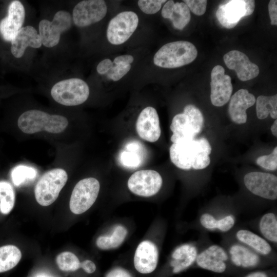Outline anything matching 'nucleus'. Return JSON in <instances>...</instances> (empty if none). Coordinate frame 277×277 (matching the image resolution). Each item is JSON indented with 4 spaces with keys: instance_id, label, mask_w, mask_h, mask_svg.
Wrapping results in <instances>:
<instances>
[{
    "instance_id": "cd10ccee",
    "label": "nucleus",
    "mask_w": 277,
    "mask_h": 277,
    "mask_svg": "<svg viewBox=\"0 0 277 277\" xmlns=\"http://www.w3.org/2000/svg\"><path fill=\"white\" fill-rule=\"evenodd\" d=\"M15 200L14 190L8 182L0 181V211L7 214L14 207Z\"/></svg>"
},
{
    "instance_id": "f03ea898",
    "label": "nucleus",
    "mask_w": 277,
    "mask_h": 277,
    "mask_svg": "<svg viewBox=\"0 0 277 277\" xmlns=\"http://www.w3.org/2000/svg\"><path fill=\"white\" fill-rule=\"evenodd\" d=\"M17 125L20 130L26 134L43 131L60 133L67 128L68 121L61 115L49 114L41 110L32 109L23 112L19 116Z\"/></svg>"
},
{
    "instance_id": "a19ab883",
    "label": "nucleus",
    "mask_w": 277,
    "mask_h": 277,
    "mask_svg": "<svg viewBox=\"0 0 277 277\" xmlns=\"http://www.w3.org/2000/svg\"><path fill=\"white\" fill-rule=\"evenodd\" d=\"M114 64L111 60L106 58L101 61L96 67V70L100 74H107Z\"/></svg>"
},
{
    "instance_id": "4be33fe9",
    "label": "nucleus",
    "mask_w": 277,
    "mask_h": 277,
    "mask_svg": "<svg viewBox=\"0 0 277 277\" xmlns=\"http://www.w3.org/2000/svg\"><path fill=\"white\" fill-rule=\"evenodd\" d=\"M196 248L190 244H184L177 247L172 254L170 262L174 273H179L190 266L196 258Z\"/></svg>"
},
{
    "instance_id": "6ab92c4d",
    "label": "nucleus",
    "mask_w": 277,
    "mask_h": 277,
    "mask_svg": "<svg viewBox=\"0 0 277 277\" xmlns=\"http://www.w3.org/2000/svg\"><path fill=\"white\" fill-rule=\"evenodd\" d=\"M245 0L230 1L217 8L216 16L218 21L225 28H234L241 18L246 16Z\"/></svg>"
},
{
    "instance_id": "c03bdc74",
    "label": "nucleus",
    "mask_w": 277,
    "mask_h": 277,
    "mask_svg": "<svg viewBox=\"0 0 277 277\" xmlns=\"http://www.w3.org/2000/svg\"><path fill=\"white\" fill-rule=\"evenodd\" d=\"M134 57L129 54L116 56L113 60V64L116 65L125 66L129 65L133 62Z\"/></svg>"
},
{
    "instance_id": "7ed1b4c3",
    "label": "nucleus",
    "mask_w": 277,
    "mask_h": 277,
    "mask_svg": "<svg viewBox=\"0 0 277 277\" xmlns=\"http://www.w3.org/2000/svg\"><path fill=\"white\" fill-rule=\"evenodd\" d=\"M197 55V49L192 43L175 41L163 45L154 54L153 63L164 68H178L192 62Z\"/></svg>"
},
{
    "instance_id": "49530a36",
    "label": "nucleus",
    "mask_w": 277,
    "mask_h": 277,
    "mask_svg": "<svg viewBox=\"0 0 277 277\" xmlns=\"http://www.w3.org/2000/svg\"><path fill=\"white\" fill-rule=\"evenodd\" d=\"M81 267L88 273H92L96 270V265L90 260H85L81 263Z\"/></svg>"
},
{
    "instance_id": "aec40b11",
    "label": "nucleus",
    "mask_w": 277,
    "mask_h": 277,
    "mask_svg": "<svg viewBox=\"0 0 277 277\" xmlns=\"http://www.w3.org/2000/svg\"><path fill=\"white\" fill-rule=\"evenodd\" d=\"M228 256L225 250L218 245H212L201 253L196 258L197 265L201 268L217 273L225 271V261Z\"/></svg>"
},
{
    "instance_id": "ea45409f",
    "label": "nucleus",
    "mask_w": 277,
    "mask_h": 277,
    "mask_svg": "<svg viewBox=\"0 0 277 277\" xmlns=\"http://www.w3.org/2000/svg\"><path fill=\"white\" fill-rule=\"evenodd\" d=\"M202 225L206 229H213L216 228V222L214 217L208 213L203 214L200 218Z\"/></svg>"
},
{
    "instance_id": "3c124183",
    "label": "nucleus",
    "mask_w": 277,
    "mask_h": 277,
    "mask_svg": "<svg viewBox=\"0 0 277 277\" xmlns=\"http://www.w3.org/2000/svg\"><path fill=\"white\" fill-rule=\"evenodd\" d=\"M35 277H55V276L45 272H39V273H37L35 275Z\"/></svg>"
},
{
    "instance_id": "de8ad7c7",
    "label": "nucleus",
    "mask_w": 277,
    "mask_h": 277,
    "mask_svg": "<svg viewBox=\"0 0 277 277\" xmlns=\"http://www.w3.org/2000/svg\"><path fill=\"white\" fill-rule=\"evenodd\" d=\"M246 4V16L251 15L255 8V2L252 0H245Z\"/></svg>"
},
{
    "instance_id": "f8f14e48",
    "label": "nucleus",
    "mask_w": 277,
    "mask_h": 277,
    "mask_svg": "<svg viewBox=\"0 0 277 277\" xmlns=\"http://www.w3.org/2000/svg\"><path fill=\"white\" fill-rule=\"evenodd\" d=\"M244 181L247 189L253 194L266 199H276L277 177L274 175L251 172L245 175Z\"/></svg>"
},
{
    "instance_id": "5701e85b",
    "label": "nucleus",
    "mask_w": 277,
    "mask_h": 277,
    "mask_svg": "<svg viewBox=\"0 0 277 277\" xmlns=\"http://www.w3.org/2000/svg\"><path fill=\"white\" fill-rule=\"evenodd\" d=\"M230 253L232 262L237 266L250 267L256 266L259 262L257 254L240 245L232 246Z\"/></svg>"
},
{
    "instance_id": "473e14b6",
    "label": "nucleus",
    "mask_w": 277,
    "mask_h": 277,
    "mask_svg": "<svg viewBox=\"0 0 277 277\" xmlns=\"http://www.w3.org/2000/svg\"><path fill=\"white\" fill-rule=\"evenodd\" d=\"M135 144H130L127 146L128 150L124 151L121 154L120 160L122 164L132 168L137 167L141 163V154L137 148Z\"/></svg>"
},
{
    "instance_id": "e433bc0d",
    "label": "nucleus",
    "mask_w": 277,
    "mask_h": 277,
    "mask_svg": "<svg viewBox=\"0 0 277 277\" xmlns=\"http://www.w3.org/2000/svg\"><path fill=\"white\" fill-rule=\"evenodd\" d=\"M130 64L125 66L114 65L107 73L108 78L117 81L125 76L130 70Z\"/></svg>"
},
{
    "instance_id": "9b49d317",
    "label": "nucleus",
    "mask_w": 277,
    "mask_h": 277,
    "mask_svg": "<svg viewBox=\"0 0 277 277\" xmlns=\"http://www.w3.org/2000/svg\"><path fill=\"white\" fill-rule=\"evenodd\" d=\"M25 18V9L18 0L10 2L6 15L0 19V37L7 43H10L23 27Z\"/></svg>"
},
{
    "instance_id": "b1692460",
    "label": "nucleus",
    "mask_w": 277,
    "mask_h": 277,
    "mask_svg": "<svg viewBox=\"0 0 277 277\" xmlns=\"http://www.w3.org/2000/svg\"><path fill=\"white\" fill-rule=\"evenodd\" d=\"M127 234L126 228L122 225L114 227L110 235H101L96 241L97 247L103 250L116 248L124 242Z\"/></svg>"
},
{
    "instance_id": "0eeeda50",
    "label": "nucleus",
    "mask_w": 277,
    "mask_h": 277,
    "mask_svg": "<svg viewBox=\"0 0 277 277\" xmlns=\"http://www.w3.org/2000/svg\"><path fill=\"white\" fill-rule=\"evenodd\" d=\"M100 189L98 181L94 177H88L80 181L72 192L69 207L75 214L87 211L95 202Z\"/></svg>"
},
{
    "instance_id": "dca6fc26",
    "label": "nucleus",
    "mask_w": 277,
    "mask_h": 277,
    "mask_svg": "<svg viewBox=\"0 0 277 277\" xmlns=\"http://www.w3.org/2000/svg\"><path fill=\"white\" fill-rule=\"evenodd\" d=\"M158 259L156 245L151 241H144L136 249L133 259L134 267L141 273H150L155 269Z\"/></svg>"
},
{
    "instance_id": "c756f323",
    "label": "nucleus",
    "mask_w": 277,
    "mask_h": 277,
    "mask_svg": "<svg viewBox=\"0 0 277 277\" xmlns=\"http://www.w3.org/2000/svg\"><path fill=\"white\" fill-rule=\"evenodd\" d=\"M37 176V171L34 167L24 165H18L12 170L11 177L16 186L33 180Z\"/></svg>"
},
{
    "instance_id": "a211bd4d",
    "label": "nucleus",
    "mask_w": 277,
    "mask_h": 277,
    "mask_svg": "<svg viewBox=\"0 0 277 277\" xmlns=\"http://www.w3.org/2000/svg\"><path fill=\"white\" fill-rule=\"evenodd\" d=\"M255 96L246 89H241L231 97L228 113L231 120L235 123L241 124L247 121L246 110L255 103Z\"/></svg>"
},
{
    "instance_id": "f704fd0d",
    "label": "nucleus",
    "mask_w": 277,
    "mask_h": 277,
    "mask_svg": "<svg viewBox=\"0 0 277 277\" xmlns=\"http://www.w3.org/2000/svg\"><path fill=\"white\" fill-rule=\"evenodd\" d=\"M256 163L261 167L269 170H275L277 168V147H275L272 152L268 155L258 157Z\"/></svg>"
},
{
    "instance_id": "4468645a",
    "label": "nucleus",
    "mask_w": 277,
    "mask_h": 277,
    "mask_svg": "<svg viewBox=\"0 0 277 277\" xmlns=\"http://www.w3.org/2000/svg\"><path fill=\"white\" fill-rule=\"evenodd\" d=\"M223 59L227 67L235 70L238 77L242 81L253 79L259 74V67L240 51H229L224 55Z\"/></svg>"
},
{
    "instance_id": "7c9ffc66",
    "label": "nucleus",
    "mask_w": 277,
    "mask_h": 277,
    "mask_svg": "<svg viewBox=\"0 0 277 277\" xmlns=\"http://www.w3.org/2000/svg\"><path fill=\"white\" fill-rule=\"evenodd\" d=\"M260 229L264 236L270 241H277V220L273 213L264 215L260 222Z\"/></svg>"
},
{
    "instance_id": "37998d69",
    "label": "nucleus",
    "mask_w": 277,
    "mask_h": 277,
    "mask_svg": "<svg viewBox=\"0 0 277 277\" xmlns=\"http://www.w3.org/2000/svg\"><path fill=\"white\" fill-rule=\"evenodd\" d=\"M174 4L173 1H166L161 12L162 16L164 18H170L173 11Z\"/></svg>"
},
{
    "instance_id": "393cba45",
    "label": "nucleus",
    "mask_w": 277,
    "mask_h": 277,
    "mask_svg": "<svg viewBox=\"0 0 277 277\" xmlns=\"http://www.w3.org/2000/svg\"><path fill=\"white\" fill-rule=\"evenodd\" d=\"M236 236L240 241L261 254L267 255L271 251L270 245L266 240L250 231L240 230L237 232Z\"/></svg>"
},
{
    "instance_id": "39448f33",
    "label": "nucleus",
    "mask_w": 277,
    "mask_h": 277,
    "mask_svg": "<svg viewBox=\"0 0 277 277\" xmlns=\"http://www.w3.org/2000/svg\"><path fill=\"white\" fill-rule=\"evenodd\" d=\"M88 84L78 78L60 81L51 88V95L60 104L66 106H77L84 103L89 95Z\"/></svg>"
},
{
    "instance_id": "72a5a7b5",
    "label": "nucleus",
    "mask_w": 277,
    "mask_h": 277,
    "mask_svg": "<svg viewBox=\"0 0 277 277\" xmlns=\"http://www.w3.org/2000/svg\"><path fill=\"white\" fill-rule=\"evenodd\" d=\"M183 113L188 116L200 132L204 123V117L201 111L193 105H188L185 107Z\"/></svg>"
},
{
    "instance_id": "2f4dec72",
    "label": "nucleus",
    "mask_w": 277,
    "mask_h": 277,
    "mask_svg": "<svg viewBox=\"0 0 277 277\" xmlns=\"http://www.w3.org/2000/svg\"><path fill=\"white\" fill-rule=\"evenodd\" d=\"M56 263L58 268L64 271H74L81 267L78 258L69 251L60 253L56 258Z\"/></svg>"
},
{
    "instance_id": "1a4fd4ad",
    "label": "nucleus",
    "mask_w": 277,
    "mask_h": 277,
    "mask_svg": "<svg viewBox=\"0 0 277 277\" xmlns=\"http://www.w3.org/2000/svg\"><path fill=\"white\" fill-rule=\"evenodd\" d=\"M107 11V5L103 0L82 1L73 8V22L79 27L89 26L101 21Z\"/></svg>"
},
{
    "instance_id": "c85d7f7f",
    "label": "nucleus",
    "mask_w": 277,
    "mask_h": 277,
    "mask_svg": "<svg viewBox=\"0 0 277 277\" xmlns=\"http://www.w3.org/2000/svg\"><path fill=\"white\" fill-rule=\"evenodd\" d=\"M191 15L189 8L184 2H176L170 18L174 27L182 30L190 21Z\"/></svg>"
},
{
    "instance_id": "c9c22d12",
    "label": "nucleus",
    "mask_w": 277,
    "mask_h": 277,
    "mask_svg": "<svg viewBox=\"0 0 277 277\" xmlns=\"http://www.w3.org/2000/svg\"><path fill=\"white\" fill-rule=\"evenodd\" d=\"M165 2V0H140L137 2V4L144 13L153 14L160 10L162 5Z\"/></svg>"
},
{
    "instance_id": "79ce46f5",
    "label": "nucleus",
    "mask_w": 277,
    "mask_h": 277,
    "mask_svg": "<svg viewBox=\"0 0 277 277\" xmlns=\"http://www.w3.org/2000/svg\"><path fill=\"white\" fill-rule=\"evenodd\" d=\"M268 11L271 24L272 25H277V1L271 0L268 4Z\"/></svg>"
},
{
    "instance_id": "9d476101",
    "label": "nucleus",
    "mask_w": 277,
    "mask_h": 277,
    "mask_svg": "<svg viewBox=\"0 0 277 277\" xmlns=\"http://www.w3.org/2000/svg\"><path fill=\"white\" fill-rule=\"evenodd\" d=\"M161 175L153 170H142L134 172L129 177L127 185L133 193L149 197L156 194L162 185Z\"/></svg>"
},
{
    "instance_id": "f3484780",
    "label": "nucleus",
    "mask_w": 277,
    "mask_h": 277,
    "mask_svg": "<svg viewBox=\"0 0 277 277\" xmlns=\"http://www.w3.org/2000/svg\"><path fill=\"white\" fill-rule=\"evenodd\" d=\"M10 51L15 58H20L28 47L39 48L42 45L37 30L32 26L23 27L10 42Z\"/></svg>"
},
{
    "instance_id": "ddd939ff",
    "label": "nucleus",
    "mask_w": 277,
    "mask_h": 277,
    "mask_svg": "<svg viewBox=\"0 0 277 277\" xmlns=\"http://www.w3.org/2000/svg\"><path fill=\"white\" fill-rule=\"evenodd\" d=\"M210 87V100L214 106L221 107L229 101L233 87L230 76L225 74V69L222 66L216 65L213 68Z\"/></svg>"
},
{
    "instance_id": "a18cd8bd",
    "label": "nucleus",
    "mask_w": 277,
    "mask_h": 277,
    "mask_svg": "<svg viewBox=\"0 0 277 277\" xmlns=\"http://www.w3.org/2000/svg\"><path fill=\"white\" fill-rule=\"evenodd\" d=\"M106 277H132L126 270L116 268L109 272Z\"/></svg>"
},
{
    "instance_id": "f257e3e1",
    "label": "nucleus",
    "mask_w": 277,
    "mask_h": 277,
    "mask_svg": "<svg viewBox=\"0 0 277 277\" xmlns=\"http://www.w3.org/2000/svg\"><path fill=\"white\" fill-rule=\"evenodd\" d=\"M169 152L171 161L177 167L202 169L210 164L211 147L206 138L201 137L173 143Z\"/></svg>"
},
{
    "instance_id": "bb28decb",
    "label": "nucleus",
    "mask_w": 277,
    "mask_h": 277,
    "mask_svg": "<svg viewBox=\"0 0 277 277\" xmlns=\"http://www.w3.org/2000/svg\"><path fill=\"white\" fill-rule=\"evenodd\" d=\"M256 115L259 119L263 120L270 114L272 118H277V95L266 96L260 95L256 101Z\"/></svg>"
},
{
    "instance_id": "423d86ee",
    "label": "nucleus",
    "mask_w": 277,
    "mask_h": 277,
    "mask_svg": "<svg viewBox=\"0 0 277 277\" xmlns=\"http://www.w3.org/2000/svg\"><path fill=\"white\" fill-rule=\"evenodd\" d=\"M72 23L71 14L64 10L56 12L51 21L41 20L38 31L42 44L47 48L56 46L60 42L61 34L71 27Z\"/></svg>"
},
{
    "instance_id": "a878e982",
    "label": "nucleus",
    "mask_w": 277,
    "mask_h": 277,
    "mask_svg": "<svg viewBox=\"0 0 277 277\" xmlns=\"http://www.w3.org/2000/svg\"><path fill=\"white\" fill-rule=\"evenodd\" d=\"M22 258L21 250L12 245L0 247V273L12 269L19 263Z\"/></svg>"
},
{
    "instance_id": "58836bf2",
    "label": "nucleus",
    "mask_w": 277,
    "mask_h": 277,
    "mask_svg": "<svg viewBox=\"0 0 277 277\" xmlns=\"http://www.w3.org/2000/svg\"><path fill=\"white\" fill-rule=\"evenodd\" d=\"M234 224V220L233 217L228 215L217 221L216 228L222 231H227L233 227Z\"/></svg>"
},
{
    "instance_id": "8fccbe9b",
    "label": "nucleus",
    "mask_w": 277,
    "mask_h": 277,
    "mask_svg": "<svg viewBox=\"0 0 277 277\" xmlns=\"http://www.w3.org/2000/svg\"><path fill=\"white\" fill-rule=\"evenodd\" d=\"M271 131L272 133L274 136L275 137L277 136V120H275V121L274 122L273 124L272 125L271 127Z\"/></svg>"
},
{
    "instance_id": "6e6552de",
    "label": "nucleus",
    "mask_w": 277,
    "mask_h": 277,
    "mask_svg": "<svg viewBox=\"0 0 277 277\" xmlns=\"http://www.w3.org/2000/svg\"><path fill=\"white\" fill-rule=\"evenodd\" d=\"M138 21V16L133 11L119 13L108 24L107 30L108 41L115 45L124 43L135 31Z\"/></svg>"
},
{
    "instance_id": "412c9836",
    "label": "nucleus",
    "mask_w": 277,
    "mask_h": 277,
    "mask_svg": "<svg viewBox=\"0 0 277 277\" xmlns=\"http://www.w3.org/2000/svg\"><path fill=\"white\" fill-rule=\"evenodd\" d=\"M170 129L173 132L171 141L173 143L195 138L200 132L188 116L184 113L175 115L172 119Z\"/></svg>"
},
{
    "instance_id": "20e7f679",
    "label": "nucleus",
    "mask_w": 277,
    "mask_h": 277,
    "mask_svg": "<svg viewBox=\"0 0 277 277\" xmlns=\"http://www.w3.org/2000/svg\"><path fill=\"white\" fill-rule=\"evenodd\" d=\"M67 180V173L62 168H54L45 173L35 187L37 202L43 206L51 205L58 197Z\"/></svg>"
},
{
    "instance_id": "4c0bfd02",
    "label": "nucleus",
    "mask_w": 277,
    "mask_h": 277,
    "mask_svg": "<svg viewBox=\"0 0 277 277\" xmlns=\"http://www.w3.org/2000/svg\"><path fill=\"white\" fill-rule=\"evenodd\" d=\"M184 3L195 15H202L205 13L207 3L206 0H185Z\"/></svg>"
},
{
    "instance_id": "09e8293b",
    "label": "nucleus",
    "mask_w": 277,
    "mask_h": 277,
    "mask_svg": "<svg viewBox=\"0 0 277 277\" xmlns=\"http://www.w3.org/2000/svg\"><path fill=\"white\" fill-rule=\"evenodd\" d=\"M246 277H267V276L264 272H255L248 274Z\"/></svg>"
},
{
    "instance_id": "2eb2a0df",
    "label": "nucleus",
    "mask_w": 277,
    "mask_h": 277,
    "mask_svg": "<svg viewBox=\"0 0 277 277\" xmlns=\"http://www.w3.org/2000/svg\"><path fill=\"white\" fill-rule=\"evenodd\" d=\"M138 135L149 142H155L160 137L161 130L157 112L155 108L149 106L140 113L136 123Z\"/></svg>"
}]
</instances>
